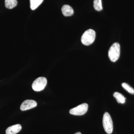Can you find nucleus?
I'll list each match as a JSON object with an SVG mask.
<instances>
[{"label": "nucleus", "instance_id": "obj_1", "mask_svg": "<svg viewBox=\"0 0 134 134\" xmlns=\"http://www.w3.org/2000/svg\"><path fill=\"white\" fill-rule=\"evenodd\" d=\"M96 36L95 31L92 29H88L83 34L81 39L82 43L85 45H90L94 42Z\"/></svg>", "mask_w": 134, "mask_h": 134}, {"label": "nucleus", "instance_id": "obj_2", "mask_svg": "<svg viewBox=\"0 0 134 134\" xmlns=\"http://www.w3.org/2000/svg\"><path fill=\"white\" fill-rule=\"evenodd\" d=\"M120 46L118 43H115L111 46L108 51V57L110 60L114 62L117 61L120 57Z\"/></svg>", "mask_w": 134, "mask_h": 134}, {"label": "nucleus", "instance_id": "obj_3", "mask_svg": "<svg viewBox=\"0 0 134 134\" xmlns=\"http://www.w3.org/2000/svg\"><path fill=\"white\" fill-rule=\"evenodd\" d=\"M103 124L105 132L107 134H111L113 130V125L111 117L108 113L105 112L103 115Z\"/></svg>", "mask_w": 134, "mask_h": 134}, {"label": "nucleus", "instance_id": "obj_4", "mask_svg": "<svg viewBox=\"0 0 134 134\" xmlns=\"http://www.w3.org/2000/svg\"><path fill=\"white\" fill-rule=\"evenodd\" d=\"M47 84V79L44 77H40L36 79L32 85V88L34 91H40L45 88Z\"/></svg>", "mask_w": 134, "mask_h": 134}, {"label": "nucleus", "instance_id": "obj_5", "mask_svg": "<svg viewBox=\"0 0 134 134\" xmlns=\"http://www.w3.org/2000/svg\"><path fill=\"white\" fill-rule=\"evenodd\" d=\"M88 105L86 103H83L75 108L70 109L69 113L72 115H82L85 114L88 111Z\"/></svg>", "mask_w": 134, "mask_h": 134}, {"label": "nucleus", "instance_id": "obj_6", "mask_svg": "<svg viewBox=\"0 0 134 134\" xmlns=\"http://www.w3.org/2000/svg\"><path fill=\"white\" fill-rule=\"evenodd\" d=\"M37 103L35 100L27 99L24 100L20 106V109L22 111H26L36 107Z\"/></svg>", "mask_w": 134, "mask_h": 134}, {"label": "nucleus", "instance_id": "obj_7", "mask_svg": "<svg viewBox=\"0 0 134 134\" xmlns=\"http://www.w3.org/2000/svg\"><path fill=\"white\" fill-rule=\"evenodd\" d=\"M21 126L19 124L13 125L8 127L6 130V134H16L21 131Z\"/></svg>", "mask_w": 134, "mask_h": 134}, {"label": "nucleus", "instance_id": "obj_8", "mask_svg": "<svg viewBox=\"0 0 134 134\" xmlns=\"http://www.w3.org/2000/svg\"><path fill=\"white\" fill-rule=\"evenodd\" d=\"M62 11L63 14L65 16H69L72 15L74 14V10L70 6L65 5L62 8Z\"/></svg>", "mask_w": 134, "mask_h": 134}, {"label": "nucleus", "instance_id": "obj_9", "mask_svg": "<svg viewBox=\"0 0 134 134\" xmlns=\"http://www.w3.org/2000/svg\"><path fill=\"white\" fill-rule=\"evenodd\" d=\"M113 96L119 103L123 104L126 102V98L119 92H114L113 94Z\"/></svg>", "mask_w": 134, "mask_h": 134}, {"label": "nucleus", "instance_id": "obj_10", "mask_svg": "<svg viewBox=\"0 0 134 134\" xmlns=\"http://www.w3.org/2000/svg\"><path fill=\"white\" fill-rule=\"evenodd\" d=\"M5 7L9 9L15 8L18 3L17 0H5Z\"/></svg>", "mask_w": 134, "mask_h": 134}, {"label": "nucleus", "instance_id": "obj_11", "mask_svg": "<svg viewBox=\"0 0 134 134\" xmlns=\"http://www.w3.org/2000/svg\"><path fill=\"white\" fill-rule=\"evenodd\" d=\"M43 0H30L31 9L32 10L36 9L41 5Z\"/></svg>", "mask_w": 134, "mask_h": 134}, {"label": "nucleus", "instance_id": "obj_12", "mask_svg": "<svg viewBox=\"0 0 134 134\" xmlns=\"http://www.w3.org/2000/svg\"><path fill=\"white\" fill-rule=\"evenodd\" d=\"M93 7L97 11H100L103 10L102 0H94Z\"/></svg>", "mask_w": 134, "mask_h": 134}, {"label": "nucleus", "instance_id": "obj_13", "mask_svg": "<svg viewBox=\"0 0 134 134\" xmlns=\"http://www.w3.org/2000/svg\"><path fill=\"white\" fill-rule=\"evenodd\" d=\"M122 87L124 88V89L127 91L129 93H131V94H134V90L133 88H132L131 86H130L127 83H122Z\"/></svg>", "mask_w": 134, "mask_h": 134}, {"label": "nucleus", "instance_id": "obj_14", "mask_svg": "<svg viewBox=\"0 0 134 134\" xmlns=\"http://www.w3.org/2000/svg\"><path fill=\"white\" fill-rule=\"evenodd\" d=\"M75 134H81V132H77V133H76Z\"/></svg>", "mask_w": 134, "mask_h": 134}]
</instances>
